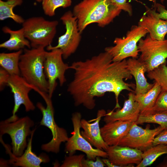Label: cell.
<instances>
[{
    "label": "cell",
    "mask_w": 167,
    "mask_h": 167,
    "mask_svg": "<svg viewBox=\"0 0 167 167\" xmlns=\"http://www.w3.org/2000/svg\"><path fill=\"white\" fill-rule=\"evenodd\" d=\"M58 23L57 20L49 21L42 17H33L25 20L22 28L32 48H45L51 45Z\"/></svg>",
    "instance_id": "5b68a950"
},
{
    "label": "cell",
    "mask_w": 167,
    "mask_h": 167,
    "mask_svg": "<svg viewBox=\"0 0 167 167\" xmlns=\"http://www.w3.org/2000/svg\"><path fill=\"white\" fill-rule=\"evenodd\" d=\"M113 3L122 11L127 12L130 16L132 14L131 5L127 0H111Z\"/></svg>",
    "instance_id": "1f68e13d"
},
{
    "label": "cell",
    "mask_w": 167,
    "mask_h": 167,
    "mask_svg": "<svg viewBox=\"0 0 167 167\" xmlns=\"http://www.w3.org/2000/svg\"><path fill=\"white\" fill-rule=\"evenodd\" d=\"M162 91L160 86L156 82L153 87L146 93L135 95V99L138 103L140 115H147L154 105L156 99Z\"/></svg>",
    "instance_id": "7402d4cb"
},
{
    "label": "cell",
    "mask_w": 167,
    "mask_h": 167,
    "mask_svg": "<svg viewBox=\"0 0 167 167\" xmlns=\"http://www.w3.org/2000/svg\"><path fill=\"white\" fill-rule=\"evenodd\" d=\"M2 30L5 33L9 34L10 38L7 41L1 44L0 47L10 50H19L27 47L30 49V43L25 36L23 28L14 31L7 26L3 27Z\"/></svg>",
    "instance_id": "44dd1931"
},
{
    "label": "cell",
    "mask_w": 167,
    "mask_h": 167,
    "mask_svg": "<svg viewBox=\"0 0 167 167\" xmlns=\"http://www.w3.org/2000/svg\"><path fill=\"white\" fill-rule=\"evenodd\" d=\"M23 2V0H0V20L2 21L10 18L18 24H22L25 20L21 16L15 14L13 9L16 6L21 5Z\"/></svg>",
    "instance_id": "cb8c5ba5"
},
{
    "label": "cell",
    "mask_w": 167,
    "mask_h": 167,
    "mask_svg": "<svg viewBox=\"0 0 167 167\" xmlns=\"http://www.w3.org/2000/svg\"><path fill=\"white\" fill-rule=\"evenodd\" d=\"M11 75L5 70L2 67L0 68V90L2 91L6 86H7L8 82Z\"/></svg>",
    "instance_id": "836d02e7"
},
{
    "label": "cell",
    "mask_w": 167,
    "mask_h": 167,
    "mask_svg": "<svg viewBox=\"0 0 167 167\" xmlns=\"http://www.w3.org/2000/svg\"><path fill=\"white\" fill-rule=\"evenodd\" d=\"M82 115L79 112L72 114L71 120L73 131L72 135L68 138L65 144V151L69 155H73L76 151H79L85 153L88 159L95 160L97 156L108 158L106 151L97 148H93L92 145L81 135L80 128Z\"/></svg>",
    "instance_id": "30bf717a"
},
{
    "label": "cell",
    "mask_w": 167,
    "mask_h": 167,
    "mask_svg": "<svg viewBox=\"0 0 167 167\" xmlns=\"http://www.w3.org/2000/svg\"><path fill=\"white\" fill-rule=\"evenodd\" d=\"M42 6L45 14L49 16H54L55 11L59 7L63 8L71 5V0H42Z\"/></svg>",
    "instance_id": "4316f807"
},
{
    "label": "cell",
    "mask_w": 167,
    "mask_h": 167,
    "mask_svg": "<svg viewBox=\"0 0 167 167\" xmlns=\"http://www.w3.org/2000/svg\"><path fill=\"white\" fill-rule=\"evenodd\" d=\"M23 52L19 64L21 76L30 85L48 93L49 84L44 70L45 47L24 48Z\"/></svg>",
    "instance_id": "3957f363"
},
{
    "label": "cell",
    "mask_w": 167,
    "mask_h": 167,
    "mask_svg": "<svg viewBox=\"0 0 167 167\" xmlns=\"http://www.w3.org/2000/svg\"><path fill=\"white\" fill-rule=\"evenodd\" d=\"M121 11L111 0H83L74 6L72 12L81 33L92 23L104 27L118 16Z\"/></svg>",
    "instance_id": "7a4b0ae2"
},
{
    "label": "cell",
    "mask_w": 167,
    "mask_h": 167,
    "mask_svg": "<svg viewBox=\"0 0 167 167\" xmlns=\"http://www.w3.org/2000/svg\"><path fill=\"white\" fill-rule=\"evenodd\" d=\"M62 53L59 49H53L46 51L44 62V70L49 84L48 94L52 97L57 85L58 79L62 86L66 81L65 74L70 69V66L62 60Z\"/></svg>",
    "instance_id": "8fae6325"
},
{
    "label": "cell",
    "mask_w": 167,
    "mask_h": 167,
    "mask_svg": "<svg viewBox=\"0 0 167 167\" xmlns=\"http://www.w3.org/2000/svg\"><path fill=\"white\" fill-rule=\"evenodd\" d=\"M60 19L65 26L66 32L58 38L56 46L51 45L46 47V49L48 51L60 49L62 52L63 58L66 59L77 50L81 41V33L78 29L77 19L71 11L65 12Z\"/></svg>",
    "instance_id": "ba28073f"
},
{
    "label": "cell",
    "mask_w": 167,
    "mask_h": 167,
    "mask_svg": "<svg viewBox=\"0 0 167 167\" xmlns=\"http://www.w3.org/2000/svg\"><path fill=\"white\" fill-rule=\"evenodd\" d=\"M139 59L146 65L148 72L152 71L166 62L167 58V39L159 41L148 35L142 38L138 44Z\"/></svg>",
    "instance_id": "9c48e42d"
},
{
    "label": "cell",
    "mask_w": 167,
    "mask_h": 167,
    "mask_svg": "<svg viewBox=\"0 0 167 167\" xmlns=\"http://www.w3.org/2000/svg\"><path fill=\"white\" fill-rule=\"evenodd\" d=\"M23 50L20 49L11 53L0 54V65L11 75H20L19 67L20 57Z\"/></svg>",
    "instance_id": "603a6c76"
},
{
    "label": "cell",
    "mask_w": 167,
    "mask_h": 167,
    "mask_svg": "<svg viewBox=\"0 0 167 167\" xmlns=\"http://www.w3.org/2000/svg\"><path fill=\"white\" fill-rule=\"evenodd\" d=\"M128 69L135 81L134 93L136 95L143 94L150 90L153 86L154 83L147 82L144 74L147 72L146 65L139 58H132L127 60Z\"/></svg>",
    "instance_id": "ffe728a7"
},
{
    "label": "cell",
    "mask_w": 167,
    "mask_h": 167,
    "mask_svg": "<svg viewBox=\"0 0 167 167\" xmlns=\"http://www.w3.org/2000/svg\"><path fill=\"white\" fill-rule=\"evenodd\" d=\"M100 157L97 156L95 161L94 160L84 158L82 162L83 167H104L106 166Z\"/></svg>",
    "instance_id": "d6a6232c"
},
{
    "label": "cell",
    "mask_w": 167,
    "mask_h": 167,
    "mask_svg": "<svg viewBox=\"0 0 167 167\" xmlns=\"http://www.w3.org/2000/svg\"><path fill=\"white\" fill-rule=\"evenodd\" d=\"M167 154V144H158L153 146L142 154V160L136 167H145L152 164L161 155Z\"/></svg>",
    "instance_id": "d4e9b609"
},
{
    "label": "cell",
    "mask_w": 167,
    "mask_h": 167,
    "mask_svg": "<svg viewBox=\"0 0 167 167\" xmlns=\"http://www.w3.org/2000/svg\"><path fill=\"white\" fill-rule=\"evenodd\" d=\"M34 125V122L28 116L18 118L11 122L6 119L0 123V134H7L11 139L12 153L16 156H21L27 147L26 139L31 134L30 128Z\"/></svg>",
    "instance_id": "52a82bcc"
},
{
    "label": "cell",
    "mask_w": 167,
    "mask_h": 167,
    "mask_svg": "<svg viewBox=\"0 0 167 167\" xmlns=\"http://www.w3.org/2000/svg\"><path fill=\"white\" fill-rule=\"evenodd\" d=\"M165 0H161V2ZM154 8L151 9V12L156 16L163 20H167V10L162 5L156 3L154 5Z\"/></svg>",
    "instance_id": "4dcf8cb0"
},
{
    "label": "cell",
    "mask_w": 167,
    "mask_h": 167,
    "mask_svg": "<svg viewBox=\"0 0 167 167\" xmlns=\"http://www.w3.org/2000/svg\"><path fill=\"white\" fill-rule=\"evenodd\" d=\"M106 112L103 109L98 110L94 122L90 123L85 119H81L80 126L83 131H81L82 136L96 148L106 151L109 146L103 139L99 127V122Z\"/></svg>",
    "instance_id": "e0dca14e"
},
{
    "label": "cell",
    "mask_w": 167,
    "mask_h": 167,
    "mask_svg": "<svg viewBox=\"0 0 167 167\" xmlns=\"http://www.w3.org/2000/svg\"><path fill=\"white\" fill-rule=\"evenodd\" d=\"M70 67L75 72L67 90L76 106L82 105L92 109L96 106L95 97L111 92L116 99L114 110L120 108L118 97L122 91L135 92L133 89L135 88V85L124 81L133 77L128 69L127 60L113 61L112 56L106 51L85 61L74 62Z\"/></svg>",
    "instance_id": "6da1fadb"
},
{
    "label": "cell",
    "mask_w": 167,
    "mask_h": 167,
    "mask_svg": "<svg viewBox=\"0 0 167 167\" xmlns=\"http://www.w3.org/2000/svg\"><path fill=\"white\" fill-rule=\"evenodd\" d=\"M33 90L40 95L46 105V107L40 102H37L36 105V107L42 114L40 125L45 126L49 128L52 135L50 141L41 145V149L48 152H52L57 153L59 151L61 143L66 141L68 139L67 132L65 129L59 127L55 121L54 109L51 98L49 96L48 93L35 87L33 88Z\"/></svg>",
    "instance_id": "277c9868"
},
{
    "label": "cell",
    "mask_w": 167,
    "mask_h": 167,
    "mask_svg": "<svg viewBox=\"0 0 167 167\" xmlns=\"http://www.w3.org/2000/svg\"><path fill=\"white\" fill-rule=\"evenodd\" d=\"M35 129L32 131L30 138L29 139L25 152L20 156L14 155L9 148L3 143L5 147L7 153L9 154L10 159L8 163L14 166L22 167H40L41 163L49 162V159L48 156L41 155L37 156L32 150V139Z\"/></svg>",
    "instance_id": "2e32d148"
},
{
    "label": "cell",
    "mask_w": 167,
    "mask_h": 167,
    "mask_svg": "<svg viewBox=\"0 0 167 167\" xmlns=\"http://www.w3.org/2000/svg\"><path fill=\"white\" fill-rule=\"evenodd\" d=\"M147 33L148 31L144 27L133 25L125 36L116 38L113 41L115 45L105 48V51L111 55L114 62L122 61L128 57L137 58L139 53L137 44Z\"/></svg>",
    "instance_id": "8992f818"
},
{
    "label": "cell",
    "mask_w": 167,
    "mask_h": 167,
    "mask_svg": "<svg viewBox=\"0 0 167 167\" xmlns=\"http://www.w3.org/2000/svg\"><path fill=\"white\" fill-rule=\"evenodd\" d=\"M7 86L11 88L14 100L12 115L6 119L8 121H13L19 118L15 114L21 105H24L26 112L35 109V107L30 100L28 95L29 92L32 89L22 77L20 75H11Z\"/></svg>",
    "instance_id": "4fadbf2b"
},
{
    "label": "cell",
    "mask_w": 167,
    "mask_h": 167,
    "mask_svg": "<svg viewBox=\"0 0 167 167\" xmlns=\"http://www.w3.org/2000/svg\"><path fill=\"white\" fill-rule=\"evenodd\" d=\"M104 163L106 166L109 167H118V166L115 165L111 163L108 159H102Z\"/></svg>",
    "instance_id": "d590c367"
},
{
    "label": "cell",
    "mask_w": 167,
    "mask_h": 167,
    "mask_svg": "<svg viewBox=\"0 0 167 167\" xmlns=\"http://www.w3.org/2000/svg\"><path fill=\"white\" fill-rule=\"evenodd\" d=\"M147 76L150 79L156 82L162 90L167 91V66L166 62L148 72Z\"/></svg>",
    "instance_id": "484cf974"
},
{
    "label": "cell",
    "mask_w": 167,
    "mask_h": 167,
    "mask_svg": "<svg viewBox=\"0 0 167 167\" xmlns=\"http://www.w3.org/2000/svg\"><path fill=\"white\" fill-rule=\"evenodd\" d=\"M84 155H69L66 156L61 167H83L82 162Z\"/></svg>",
    "instance_id": "f546056e"
},
{
    "label": "cell",
    "mask_w": 167,
    "mask_h": 167,
    "mask_svg": "<svg viewBox=\"0 0 167 167\" xmlns=\"http://www.w3.org/2000/svg\"><path fill=\"white\" fill-rule=\"evenodd\" d=\"M135 95L134 92H131L122 108H119L115 111H108L104 118L105 123L117 121L135 122L138 118L140 111L139 104L135 99Z\"/></svg>",
    "instance_id": "9a60e30c"
},
{
    "label": "cell",
    "mask_w": 167,
    "mask_h": 167,
    "mask_svg": "<svg viewBox=\"0 0 167 167\" xmlns=\"http://www.w3.org/2000/svg\"><path fill=\"white\" fill-rule=\"evenodd\" d=\"M38 2H40L42 1V0H36Z\"/></svg>",
    "instance_id": "f35d334b"
},
{
    "label": "cell",
    "mask_w": 167,
    "mask_h": 167,
    "mask_svg": "<svg viewBox=\"0 0 167 167\" xmlns=\"http://www.w3.org/2000/svg\"><path fill=\"white\" fill-rule=\"evenodd\" d=\"M164 130L160 126L152 129H150L148 126L143 128L134 122L118 145L137 149L143 152L153 146L154 138Z\"/></svg>",
    "instance_id": "7c38bea8"
},
{
    "label": "cell",
    "mask_w": 167,
    "mask_h": 167,
    "mask_svg": "<svg viewBox=\"0 0 167 167\" xmlns=\"http://www.w3.org/2000/svg\"><path fill=\"white\" fill-rule=\"evenodd\" d=\"M134 122L117 121L106 123L100 128L102 137L109 146L117 145Z\"/></svg>",
    "instance_id": "ac0fdd59"
},
{
    "label": "cell",
    "mask_w": 167,
    "mask_h": 167,
    "mask_svg": "<svg viewBox=\"0 0 167 167\" xmlns=\"http://www.w3.org/2000/svg\"><path fill=\"white\" fill-rule=\"evenodd\" d=\"M160 113H167V91L166 90H162L154 105L147 115Z\"/></svg>",
    "instance_id": "f1b7e54d"
},
{
    "label": "cell",
    "mask_w": 167,
    "mask_h": 167,
    "mask_svg": "<svg viewBox=\"0 0 167 167\" xmlns=\"http://www.w3.org/2000/svg\"><path fill=\"white\" fill-rule=\"evenodd\" d=\"M158 144H167V129L162 131L154 138L153 146Z\"/></svg>",
    "instance_id": "e575fe53"
},
{
    "label": "cell",
    "mask_w": 167,
    "mask_h": 167,
    "mask_svg": "<svg viewBox=\"0 0 167 167\" xmlns=\"http://www.w3.org/2000/svg\"><path fill=\"white\" fill-rule=\"evenodd\" d=\"M158 166L167 167V158L162 163L160 164Z\"/></svg>",
    "instance_id": "8d00e7d4"
},
{
    "label": "cell",
    "mask_w": 167,
    "mask_h": 167,
    "mask_svg": "<svg viewBox=\"0 0 167 167\" xmlns=\"http://www.w3.org/2000/svg\"><path fill=\"white\" fill-rule=\"evenodd\" d=\"M137 124L151 123L158 124L164 129H167V113H160L147 115H139L135 122Z\"/></svg>",
    "instance_id": "83f0119b"
},
{
    "label": "cell",
    "mask_w": 167,
    "mask_h": 167,
    "mask_svg": "<svg viewBox=\"0 0 167 167\" xmlns=\"http://www.w3.org/2000/svg\"><path fill=\"white\" fill-rule=\"evenodd\" d=\"M138 25L146 29L149 35L152 39L159 41L165 39L167 34V20L161 19L155 16L147 7L141 17Z\"/></svg>",
    "instance_id": "d6986e66"
},
{
    "label": "cell",
    "mask_w": 167,
    "mask_h": 167,
    "mask_svg": "<svg viewBox=\"0 0 167 167\" xmlns=\"http://www.w3.org/2000/svg\"><path fill=\"white\" fill-rule=\"evenodd\" d=\"M153 2L154 3V5H155L156 3V0H153Z\"/></svg>",
    "instance_id": "74e56055"
},
{
    "label": "cell",
    "mask_w": 167,
    "mask_h": 167,
    "mask_svg": "<svg viewBox=\"0 0 167 167\" xmlns=\"http://www.w3.org/2000/svg\"><path fill=\"white\" fill-rule=\"evenodd\" d=\"M106 151L108 159L118 167H127L133 165L132 164L137 165L142 160V151L128 147L109 146Z\"/></svg>",
    "instance_id": "5bb4252c"
}]
</instances>
